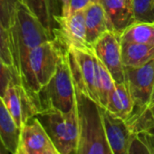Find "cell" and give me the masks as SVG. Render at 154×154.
Returning <instances> with one entry per match:
<instances>
[{
	"mask_svg": "<svg viewBox=\"0 0 154 154\" xmlns=\"http://www.w3.org/2000/svg\"><path fill=\"white\" fill-rule=\"evenodd\" d=\"M8 35L14 69L19 79L30 52L41 44L54 39V35L22 2L18 4Z\"/></svg>",
	"mask_w": 154,
	"mask_h": 154,
	"instance_id": "obj_1",
	"label": "cell"
},
{
	"mask_svg": "<svg viewBox=\"0 0 154 154\" xmlns=\"http://www.w3.org/2000/svg\"><path fill=\"white\" fill-rule=\"evenodd\" d=\"M80 136L76 154H112L108 143L102 108L75 85Z\"/></svg>",
	"mask_w": 154,
	"mask_h": 154,
	"instance_id": "obj_2",
	"label": "cell"
},
{
	"mask_svg": "<svg viewBox=\"0 0 154 154\" xmlns=\"http://www.w3.org/2000/svg\"><path fill=\"white\" fill-rule=\"evenodd\" d=\"M67 51L68 49L54 37L34 48L19 74L20 83L30 92L38 94L54 75Z\"/></svg>",
	"mask_w": 154,
	"mask_h": 154,
	"instance_id": "obj_3",
	"label": "cell"
},
{
	"mask_svg": "<svg viewBox=\"0 0 154 154\" xmlns=\"http://www.w3.org/2000/svg\"><path fill=\"white\" fill-rule=\"evenodd\" d=\"M36 118L60 154H76L80 136L77 103L69 112L48 109L38 113Z\"/></svg>",
	"mask_w": 154,
	"mask_h": 154,
	"instance_id": "obj_4",
	"label": "cell"
},
{
	"mask_svg": "<svg viewBox=\"0 0 154 154\" xmlns=\"http://www.w3.org/2000/svg\"><path fill=\"white\" fill-rule=\"evenodd\" d=\"M42 112L54 109L69 112L76 106L75 84L69 61V50L63 56L54 75L38 93Z\"/></svg>",
	"mask_w": 154,
	"mask_h": 154,
	"instance_id": "obj_5",
	"label": "cell"
},
{
	"mask_svg": "<svg viewBox=\"0 0 154 154\" xmlns=\"http://www.w3.org/2000/svg\"><path fill=\"white\" fill-rule=\"evenodd\" d=\"M2 98L20 129L42 112L38 94L30 92L19 82H12Z\"/></svg>",
	"mask_w": 154,
	"mask_h": 154,
	"instance_id": "obj_6",
	"label": "cell"
},
{
	"mask_svg": "<svg viewBox=\"0 0 154 154\" xmlns=\"http://www.w3.org/2000/svg\"><path fill=\"white\" fill-rule=\"evenodd\" d=\"M124 73L125 85L134 103L133 112L150 104L154 92V59L140 67H124Z\"/></svg>",
	"mask_w": 154,
	"mask_h": 154,
	"instance_id": "obj_7",
	"label": "cell"
},
{
	"mask_svg": "<svg viewBox=\"0 0 154 154\" xmlns=\"http://www.w3.org/2000/svg\"><path fill=\"white\" fill-rule=\"evenodd\" d=\"M54 21L57 27L54 29V37L68 50L70 48L93 49L86 39L85 9L56 17Z\"/></svg>",
	"mask_w": 154,
	"mask_h": 154,
	"instance_id": "obj_8",
	"label": "cell"
},
{
	"mask_svg": "<svg viewBox=\"0 0 154 154\" xmlns=\"http://www.w3.org/2000/svg\"><path fill=\"white\" fill-rule=\"evenodd\" d=\"M95 56L103 63L117 84L125 83L120 35L107 31L93 45Z\"/></svg>",
	"mask_w": 154,
	"mask_h": 154,
	"instance_id": "obj_9",
	"label": "cell"
},
{
	"mask_svg": "<svg viewBox=\"0 0 154 154\" xmlns=\"http://www.w3.org/2000/svg\"><path fill=\"white\" fill-rule=\"evenodd\" d=\"M104 131L112 154H128L130 143L134 135L126 122L101 107Z\"/></svg>",
	"mask_w": 154,
	"mask_h": 154,
	"instance_id": "obj_10",
	"label": "cell"
},
{
	"mask_svg": "<svg viewBox=\"0 0 154 154\" xmlns=\"http://www.w3.org/2000/svg\"><path fill=\"white\" fill-rule=\"evenodd\" d=\"M19 146L26 150L41 152L54 147L36 116L31 118L21 128Z\"/></svg>",
	"mask_w": 154,
	"mask_h": 154,
	"instance_id": "obj_11",
	"label": "cell"
},
{
	"mask_svg": "<svg viewBox=\"0 0 154 154\" xmlns=\"http://www.w3.org/2000/svg\"><path fill=\"white\" fill-rule=\"evenodd\" d=\"M104 9L108 30L120 35L134 23L132 10L122 0H101Z\"/></svg>",
	"mask_w": 154,
	"mask_h": 154,
	"instance_id": "obj_12",
	"label": "cell"
},
{
	"mask_svg": "<svg viewBox=\"0 0 154 154\" xmlns=\"http://www.w3.org/2000/svg\"><path fill=\"white\" fill-rule=\"evenodd\" d=\"M21 129L8 110L0 96V143L11 154L17 153L20 145Z\"/></svg>",
	"mask_w": 154,
	"mask_h": 154,
	"instance_id": "obj_13",
	"label": "cell"
},
{
	"mask_svg": "<svg viewBox=\"0 0 154 154\" xmlns=\"http://www.w3.org/2000/svg\"><path fill=\"white\" fill-rule=\"evenodd\" d=\"M86 39L93 48L95 42L108 30L107 20L104 9L101 3L89 4L85 8Z\"/></svg>",
	"mask_w": 154,
	"mask_h": 154,
	"instance_id": "obj_14",
	"label": "cell"
},
{
	"mask_svg": "<svg viewBox=\"0 0 154 154\" xmlns=\"http://www.w3.org/2000/svg\"><path fill=\"white\" fill-rule=\"evenodd\" d=\"M104 109L124 121L129 119L134 110V103L125 83H115Z\"/></svg>",
	"mask_w": 154,
	"mask_h": 154,
	"instance_id": "obj_15",
	"label": "cell"
},
{
	"mask_svg": "<svg viewBox=\"0 0 154 154\" xmlns=\"http://www.w3.org/2000/svg\"><path fill=\"white\" fill-rule=\"evenodd\" d=\"M121 43L124 67H140L154 59V45Z\"/></svg>",
	"mask_w": 154,
	"mask_h": 154,
	"instance_id": "obj_16",
	"label": "cell"
},
{
	"mask_svg": "<svg viewBox=\"0 0 154 154\" xmlns=\"http://www.w3.org/2000/svg\"><path fill=\"white\" fill-rule=\"evenodd\" d=\"M121 42L154 45V23L134 22L120 35Z\"/></svg>",
	"mask_w": 154,
	"mask_h": 154,
	"instance_id": "obj_17",
	"label": "cell"
},
{
	"mask_svg": "<svg viewBox=\"0 0 154 154\" xmlns=\"http://www.w3.org/2000/svg\"><path fill=\"white\" fill-rule=\"evenodd\" d=\"M125 122L133 134H140L154 129V103L133 112Z\"/></svg>",
	"mask_w": 154,
	"mask_h": 154,
	"instance_id": "obj_18",
	"label": "cell"
},
{
	"mask_svg": "<svg viewBox=\"0 0 154 154\" xmlns=\"http://www.w3.org/2000/svg\"><path fill=\"white\" fill-rule=\"evenodd\" d=\"M95 55V54H94ZM95 69H96V89L99 99V105L105 108L108 103L110 94H112L115 82L107 68L95 56Z\"/></svg>",
	"mask_w": 154,
	"mask_h": 154,
	"instance_id": "obj_19",
	"label": "cell"
},
{
	"mask_svg": "<svg viewBox=\"0 0 154 154\" xmlns=\"http://www.w3.org/2000/svg\"><path fill=\"white\" fill-rule=\"evenodd\" d=\"M21 2L39 19L43 26L53 34L57 25L51 15L48 0H21Z\"/></svg>",
	"mask_w": 154,
	"mask_h": 154,
	"instance_id": "obj_20",
	"label": "cell"
},
{
	"mask_svg": "<svg viewBox=\"0 0 154 154\" xmlns=\"http://www.w3.org/2000/svg\"><path fill=\"white\" fill-rule=\"evenodd\" d=\"M134 22L154 23V0H133Z\"/></svg>",
	"mask_w": 154,
	"mask_h": 154,
	"instance_id": "obj_21",
	"label": "cell"
},
{
	"mask_svg": "<svg viewBox=\"0 0 154 154\" xmlns=\"http://www.w3.org/2000/svg\"><path fill=\"white\" fill-rule=\"evenodd\" d=\"M21 0H0V22L8 31L13 26Z\"/></svg>",
	"mask_w": 154,
	"mask_h": 154,
	"instance_id": "obj_22",
	"label": "cell"
},
{
	"mask_svg": "<svg viewBox=\"0 0 154 154\" xmlns=\"http://www.w3.org/2000/svg\"><path fill=\"white\" fill-rule=\"evenodd\" d=\"M12 82L20 83L15 71L10 68L0 56V96H4L8 85Z\"/></svg>",
	"mask_w": 154,
	"mask_h": 154,
	"instance_id": "obj_23",
	"label": "cell"
},
{
	"mask_svg": "<svg viewBox=\"0 0 154 154\" xmlns=\"http://www.w3.org/2000/svg\"><path fill=\"white\" fill-rule=\"evenodd\" d=\"M0 56L2 57L4 62L14 71V61L11 54L10 48V41L8 31L3 26L0 22Z\"/></svg>",
	"mask_w": 154,
	"mask_h": 154,
	"instance_id": "obj_24",
	"label": "cell"
},
{
	"mask_svg": "<svg viewBox=\"0 0 154 154\" xmlns=\"http://www.w3.org/2000/svg\"><path fill=\"white\" fill-rule=\"evenodd\" d=\"M128 154H154V149L141 136L134 134L130 143Z\"/></svg>",
	"mask_w": 154,
	"mask_h": 154,
	"instance_id": "obj_25",
	"label": "cell"
},
{
	"mask_svg": "<svg viewBox=\"0 0 154 154\" xmlns=\"http://www.w3.org/2000/svg\"><path fill=\"white\" fill-rule=\"evenodd\" d=\"M49 8L53 18L62 15V3L61 0H48Z\"/></svg>",
	"mask_w": 154,
	"mask_h": 154,
	"instance_id": "obj_26",
	"label": "cell"
},
{
	"mask_svg": "<svg viewBox=\"0 0 154 154\" xmlns=\"http://www.w3.org/2000/svg\"><path fill=\"white\" fill-rule=\"evenodd\" d=\"M89 0H71L70 1V8L68 13H72L74 11H78L85 9L89 5Z\"/></svg>",
	"mask_w": 154,
	"mask_h": 154,
	"instance_id": "obj_27",
	"label": "cell"
},
{
	"mask_svg": "<svg viewBox=\"0 0 154 154\" xmlns=\"http://www.w3.org/2000/svg\"><path fill=\"white\" fill-rule=\"evenodd\" d=\"M140 136H141L145 141L154 149V129L147 131V132H143V133H140V134H138Z\"/></svg>",
	"mask_w": 154,
	"mask_h": 154,
	"instance_id": "obj_28",
	"label": "cell"
},
{
	"mask_svg": "<svg viewBox=\"0 0 154 154\" xmlns=\"http://www.w3.org/2000/svg\"><path fill=\"white\" fill-rule=\"evenodd\" d=\"M70 1L71 0H61L62 3V15L61 16H65L69 12L70 8Z\"/></svg>",
	"mask_w": 154,
	"mask_h": 154,
	"instance_id": "obj_29",
	"label": "cell"
},
{
	"mask_svg": "<svg viewBox=\"0 0 154 154\" xmlns=\"http://www.w3.org/2000/svg\"><path fill=\"white\" fill-rule=\"evenodd\" d=\"M21 147V146H20ZM22 148V147H21ZM23 149V148H22ZM25 154H45V152H41V151H31V150H26L25 149H23Z\"/></svg>",
	"mask_w": 154,
	"mask_h": 154,
	"instance_id": "obj_30",
	"label": "cell"
},
{
	"mask_svg": "<svg viewBox=\"0 0 154 154\" xmlns=\"http://www.w3.org/2000/svg\"><path fill=\"white\" fill-rule=\"evenodd\" d=\"M122 1L124 2V4L127 7H129L132 10V1H133V0H122Z\"/></svg>",
	"mask_w": 154,
	"mask_h": 154,
	"instance_id": "obj_31",
	"label": "cell"
},
{
	"mask_svg": "<svg viewBox=\"0 0 154 154\" xmlns=\"http://www.w3.org/2000/svg\"><path fill=\"white\" fill-rule=\"evenodd\" d=\"M15 154H25V152H24V150H23V149L19 146V148H18V150L17 151V153H15Z\"/></svg>",
	"mask_w": 154,
	"mask_h": 154,
	"instance_id": "obj_32",
	"label": "cell"
},
{
	"mask_svg": "<svg viewBox=\"0 0 154 154\" xmlns=\"http://www.w3.org/2000/svg\"><path fill=\"white\" fill-rule=\"evenodd\" d=\"M3 149H5V147L2 145V143H1V144H0V154H5V152H4Z\"/></svg>",
	"mask_w": 154,
	"mask_h": 154,
	"instance_id": "obj_33",
	"label": "cell"
},
{
	"mask_svg": "<svg viewBox=\"0 0 154 154\" xmlns=\"http://www.w3.org/2000/svg\"><path fill=\"white\" fill-rule=\"evenodd\" d=\"M90 4H96V3H101V0H89Z\"/></svg>",
	"mask_w": 154,
	"mask_h": 154,
	"instance_id": "obj_34",
	"label": "cell"
},
{
	"mask_svg": "<svg viewBox=\"0 0 154 154\" xmlns=\"http://www.w3.org/2000/svg\"><path fill=\"white\" fill-rule=\"evenodd\" d=\"M151 103H154V92H153V95H152V100H151Z\"/></svg>",
	"mask_w": 154,
	"mask_h": 154,
	"instance_id": "obj_35",
	"label": "cell"
}]
</instances>
